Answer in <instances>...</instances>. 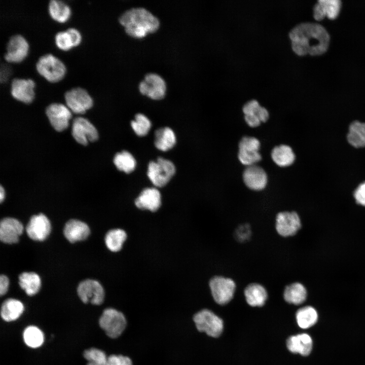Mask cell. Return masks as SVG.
<instances>
[{
	"mask_svg": "<svg viewBox=\"0 0 365 365\" xmlns=\"http://www.w3.org/2000/svg\"><path fill=\"white\" fill-rule=\"evenodd\" d=\"M293 51L298 55H319L328 47L330 35L320 24L303 22L296 25L289 32Z\"/></svg>",
	"mask_w": 365,
	"mask_h": 365,
	"instance_id": "obj_1",
	"label": "cell"
},
{
	"mask_svg": "<svg viewBox=\"0 0 365 365\" xmlns=\"http://www.w3.org/2000/svg\"><path fill=\"white\" fill-rule=\"evenodd\" d=\"M119 20L128 34L137 38L156 30L159 25L158 19L149 11L141 7L126 11Z\"/></svg>",
	"mask_w": 365,
	"mask_h": 365,
	"instance_id": "obj_2",
	"label": "cell"
},
{
	"mask_svg": "<svg viewBox=\"0 0 365 365\" xmlns=\"http://www.w3.org/2000/svg\"><path fill=\"white\" fill-rule=\"evenodd\" d=\"M35 68L39 76L50 83H56L62 80L67 70L64 62L51 53L40 56L35 62Z\"/></svg>",
	"mask_w": 365,
	"mask_h": 365,
	"instance_id": "obj_3",
	"label": "cell"
},
{
	"mask_svg": "<svg viewBox=\"0 0 365 365\" xmlns=\"http://www.w3.org/2000/svg\"><path fill=\"white\" fill-rule=\"evenodd\" d=\"M65 105L70 111L83 114L93 105V99L86 89L76 86L68 89L64 93Z\"/></svg>",
	"mask_w": 365,
	"mask_h": 365,
	"instance_id": "obj_4",
	"label": "cell"
},
{
	"mask_svg": "<svg viewBox=\"0 0 365 365\" xmlns=\"http://www.w3.org/2000/svg\"><path fill=\"white\" fill-rule=\"evenodd\" d=\"M175 172V167L171 161L159 158L156 161L149 163L147 175L154 185L162 187L169 182Z\"/></svg>",
	"mask_w": 365,
	"mask_h": 365,
	"instance_id": "obj_5",
	"label": "cell"
},
{
	"mask_svg": "<svg viewBox=\"0 0 365 365\" xmlns=\"http://www.w3.org/2000/svg\"><path fill=\"white\" fill-rule=\"evenodd\" d=\"M29 44L24 35L15 33L11 35L6 44L4 59L7 63H19L27 57Z\"/></svg>",
	"mask_w": 365,
	"mask_h": 365,
	"instance_id": "obj_6",
	"label": "cell"
},
{
	"mask_svg": "<svg viewBox=\"0 0 365 365\" xmlns=\"http://www.w3.org/2000/svg\"><path fill=\"white\" fill-rule=\"evenodd\" d=\"M209 286L211 295L218 304L224 305L233 299L236 285L231 278L215 276L211 278Z\"/></svg>",
	"mask_w": 365,
	"mask_h": 365,
	"instance_id": "obj_7",
	"label": "cell"
},
{
	"mask_svg": "<svg viewBox=\"0 0 365 365\" xmlns=\"http://www.w3.org/2000/svg\"><path fill=\"white\" fill-rule=\"evenodd\" d=\"M100 327L111 338L119 337L126 326V320L123 314L114 308L105 309L99 320Z\"/></svg>",
	"mask_w": 365,
	"mask_h": 365,
	"instance_id": "obj_8",
	"label": "cell"
},
{
	"mask_svg": "<svg viewBox=\"0 0 365 365\" xmlns=\"http://www.w3.org/2000/svg\"><path fill=\"white\" fill-rule=\"evenodd\" d=\"M193 320L199 331L210 337H217L222 333V319L208 309H203L196 313Z\"/></svg>",
	"mask_w": 365,
	"mask_h": 365,
	"instance_id": "obj_9",
	"label": "cell"
},
{
	"mask_svg": "<svg viewBox=\"0 0 365 365\" xmlns=\"http://www.w3.org/2000/svg\"><path fill=\"white\" fill-rule=\"evenodd\" d=\"M35 86L34 81L31 78L14 77L11 80L9 92L15 100L29 104L35 97Z\"/></svg>",
	"mask_w": 365,
	"mask_h": 365,
	"instance_id": "obj_10",
	"label": "cell"
},
{
	"mask_svg": "<svg viewBox=\"0 0 365 365\" xmlns=\"http://www.w3.org/2000/svg\"><path fill=\"white\" fill-rule=\"evenodd\" d=\"M260 148V142L257 138L244 136L239 143V160L246 166L256 165L262 159V156L259 152Z\"/></svg>",
	"mask_w": 365,
	"mask_h": 365,
	"instance_id": "obj_11",
	"label": "cell"
},
{
	"mask_svg": "<svg viewBox=\"0 0 365 365\" xmlns=\"http://www.w3.org/2000/svg\"><path fill=\"white\" fill-rule=\"evenodd\" d=\"M301 228V221L295 211H281L276 216L275 229L282 237L295 235Z\"/></svg>",
	"mask_w": 365,
	"mask_h": 365,
	"instance_id": "obj_12",
	"label": "cell"
},
{
	"mask_svg": "<svg viewBox=\"0 0 365 365\" xmlns=\"http://www.w3.org/2000/svg\"><path fill=\"white\" fill-rule=\"evenodd\" d=\"M78 295L84 303L100 305L104 298V290L100 283L96 280L86 279L82 281L77 288Z\"/></svg>",
	"mask_w": 365,
	"mask_h": 365,
	"instance_id": "obj_13",
	"label": "cell"
},
{
	"mask_svg": "<svg viewBox=\"0 0 365 365\" xmlns=\"http://www.w3.org/2000/svg\"><path fill=\"white\" fill-rule=\"evenodd\" d=\"M46 115L52 127L57 131L65 130L71 118V112L61 103L53 102L46 108Z\"/></svg>",
	"mask_w": 365,
	"mask_h": 365,
	"instance_id": "obj_14",
	"label": "cell"
},
{
	"mask_svg": "<svg viewBox=\"0 0 365 365\" xmlns=\"http://www.w3.org/2000/svg\"><path fill=\"white\" fill-rule=\"evenodd\" d=\"M140 92L149 97L159 99L165 94L166 85L164 80L156 73L147 74L139 85Z\"/></svg>",
	"mask_w": 365,
	"mask_h": 365,
	"instance_id": "obj_15",
	"label": "cell"
},
{
	"mask_svg": "<svg viewBox=\"0 0 365 365\" xmlns=\"http://www.w3.org/2000/svg\"><path fill=\"white\" fill-rule=\"evenodd\" d=\"M72 135L78 143L83 145L98 138V132L94 126L88 119L80 117L74 120Z\"/></svg>",
	"mask_w": 365,
	"mask_h": 365,
	"instance_id": "obj_16",
	"label": "cell"
},
{
	"mask_svg": "<svg viewBox=\"0 0 365 365\" xmlns=\"http://www.w3.org/2000/svg\"><path fill=\"white\" fill-rule=\"evenodd\" d=\"M50 221L43 213L31 216L26 227V232L28 237L35 241L45 240L51 232Z\"/></svg>",
	"mask_w": 365,
	"mask_h": 365,
	"instance_id": "obj_17",
	"label": "cell"
},
{
	"mask_svg": "<svg viewBox=\"0 0 365 365\" xmlns=\"http://www.w3.org/2000/svg\"><path fill=\"white\" fill-rule=\"evenodd\" d=\"M243 112L245 122L251 127L259 126L261 122H266L269 118L267 110L254 99L247 101L243 105Z\"/></svg>",
	"mask_w": 365,
	"mask_h": 365,
	"instance_id": "obj_18",
	"label": "cell"
},
{
	"mask_svg": "<svg viewBox=\"0 0 365 365\" xmlns=\"http://www.w3.org/2000/svg\"><path fill=\"white\" fill-rule=\"evenodd\" d=\"M243 179L249 189L260 191L264 189L267 184L268 177L261 167L253 165L247 166L243 173Z\"/></svg>",
	"mask_w": 365,
	"mask_h": 365,
	"instance_id": "obj_19",
	"label": "cell"
},
{
	"mask_svg": "<svg viewBox=\"0 0 365 365\" xmlns=\"http://www.w3.org/2000/svg\"><path fill=\"white\" fill-rule=\"evenodd\" d=\"M23 231L22 224L16 218L6 217L1 221L0 239L4 243H17Z\"/></svg>",
	"mask_w": 365,
	"mask_h": 365,
	"instance_id": "obj_20",
	"label": "cell"
},
{
	"mask_svg": "<svg viewBox=\"0 0 365 365\" xmlns=\"http://www.w3.org/2000/svg\"><path fill=\"white\" fill-rule=\"evenodd\" d=\"M135 204L139 209L156 211L161 204L160 193L155 188H146L136 199Z\"/></svg>",
	"mask_w": 365,
	"mask_h": 365,
	"instance_id": "obj_21",
	"label": "cell"
},
{
	"mask_svg": "<svg viewBox=\"0 0 365 365\" xmlns=\"http://www.w3.org/2000/svg\"><path fill=\"white\" fill-rule=\"evenodd\" d=\"M341 7L340 0H319L313 8V17L320 21L325 17L334 19L338 16Z\"/></svg>",
	"mask_w": 365,
	"mask_h": 365,
	"instance_id": "obj_22",
	"label": "cell"
},
{
	"mask_svg": "<svg viewBox=\"0 0 365 365\" xmlns=\"http://www.w3.org/2000/svg\"><path fill=\"white\" fill-rule=\"evenodd\" d=\"M90 232L88 226L84 222L77 220L68 221L63 230L65 237L71 243L86 239Z\"/></svg>",
	"mask_w": 365,
	"mask_h": 365,
	"instance_id": "obj_23",
	"label": "cell"
},
{
	"mask_svg": "<svg viewBox=\"0 0 365 365\" xmlns=\"http://www.w3.org/2000/svg\"><path fill=\"white\" fill-rule=\"evenodd\" d=\"M244 295L247 303L252 307L263 306L268 298L266 288L258 283L248 284L244 290Z\"/></svg>",
	"mask_w": 365,
	"mask_h": 365,
	"instance_id": "obj_24",
	"label": "cell"
},
{
	"mask_svg": "<svg viewBox=\"0 0 365 365\" xmlns=\"http://www.w3.org/2000/svg\"><path fill=\"white\" fill-rule=\"evenodd\" d=\"M47 12L52 20L64 23L71 15V9L69 4L62 0H50L47 4Z\"/></svg>",
	"mask_w": 365,
	"mask_h": 365,
	"instance_id": "obj_25",
	"label": "cell"
},
{
	"mask_svg": "<svg viewBox=\"0 0 365 365\" xmlns=\"http://www.w3.org/2000/svg\"><path fill=\"white\" fill-rule=\"evenodd\" d=\"M312 340L307 334H301L290 337L287 340L288 349L292 353L307 356L312 349Z\"/></svg>",
	"mask_w": 365,
	"mask_h": 365,
	"instance_id": "obj_26",
	"label": "cell"
},
{
	"mask_svg": "<svg viewBox=\"0 0 365 365\" xmlns=\"http://www.w3.org/2000/svg\"><path fill=\"white\" fill-rule=\"evenodd\" d=\"M307 291L300 282H295L287 285L283 291V298L288 303L299 305L306 300Z\"/></svg>",
	"mask_w": 365,
	"mask_h": 365,
	"instance_id": "obj_27",
	"label": "cell"
},
{
	"mask_svg": "<svg viewBox=\"0 0 365 365\" xmlns=\"http://www.w3.org/2000/svg\"><path fill=\"white\" fill-rule=\"evenodd\" d=\"M175 135L171 128H160L155 131L154 144L158 150L168 151L175 145Z\"/></svg>",
	"mask_w": 365,
	"mask_h": 365,
	"instance_id": "obj_28",
	"label": "cell"
},
{
	"mask_svg": "<svg viewBox=\"0 0 365 365\" xmlns=\"http://www.w3.org/2000/svg\"><path fill=\"white\" fill-rule=\"evenodd\" d=\"M24 311V306L19 300L14 299L6 300L2 304L1 315L6 321H12L18 318Z\"/></svg>",
	"mask_w": 365,
	"mask_h": 365,
	"instance_id": "obj_29",
	"label": "cell"
},
{
	"mask_svg": "<svg viewBox=\"0 0 365 365\" xmlns=\"http://www.w3.org/2000/svg\"><path fill=\"white\" fill-rule=\"evenodd\" d=\"M271 158L278 166L287 167L294 163L295 155L289 146L281 144L273 149L271 152Z\"/></svg>",
	"mask_w": 365,
	"mask_h": 365,
	"instance_id": "obj_30",
	"label": "cell"
},
{
	"mask_svg": "<svg viewBox=\"0 0 365 365\" xmlns=\"http://www.w3.org/2000/svg\"><path fill=\"white\" fill-rule=\"evenodd\" d=\"M19 284L27 295L33 296L39 291L41 280L34 272H23L19 276Z\"/></svg>",
	"mask_w": 365,
	"mask_h": 365,
	"instance_id": "obj_31",
	"label": "cell"
},
{
	"mask_svg": "<svg viewBox=\"0 0 365 365\" xmlns=\"http://www.w3.org/2000/svg\"><path fill=\"white\" fill-rule=\"evenodd\" d=\"M348 142L355 148L365 147V123L352 122L349 126L347 136Z\"/></svg>",
	"mask_w": 365,
	"mask_h": 365,
	"instance_id": "obj_32",
	"label": "cell"
},
{
	"mask_svg": "<svg viewBox=\"0 0 365 365\" xmlns=\"http://www.w3.org/2000/svg\"><path fill=\"white\" fill-rule=\"evenodd\" d=\"M126 238L127 234L124 230L121 229H112L105 235V245L111 251L117 252L121 250Z\"/></svg>",
	"mask_w": 365,
	"mask_h": 365,
	"instance_id": "obj_33",
	"label": "cell"
},
{
	"mask_svg": "<svg viewBox=\"0 0 365 365\" xmlns=\"http://www.w3.org/2000/svg\"><path fill=\"white\" fill-rule=\"evenodd\" d=\"M318 314L312 307L307 306L299 309L296 313V319L299 326L302 328H308L317 322Z\"/></svg>",
	"mask_w": 365,
	"mask_h": 365,
	"instance_id": "obj_34",
	"label": "cell"
},
{
	"mask_svg": "<svg viewBox=\"0 0 365 365\" xmlns=\"http://www.w3.org/2000/svg\"><path fill=\"white\" fill-rule=\"evenodd\" d=\"M114 163L117 169L127 173L134 171L136 165L134 157L126 151L116 154L114 157Z\"/></svg>",
	"mask_w": 365,
	"mask_h": 365,
	"instance_id": "obj_35",
	"label": "cell"
},
{
	"mask_svg": "<svg viewBox=\"0 0 365 365\" xmlns=\"http://www.w3.org/2000/svg\"><path fill=\"white\" fill-rule=\"evenodd\" d=\"M23 337L25 343L29 347L33 348L41 346L44 341L43 332L35 326L27 327L24 331Z\"/></svg>",
	"mask_w": 365,
	"mask_h": 365,
	"instance_id": "obj_36",
	"label": "cell"
},
{
	"mask_svg": "<svg viewBox=\"0 0 365 365\" xmlns=\"http://www.w3.org/2000/svg\"><path fill=\"white\" fill-rule=\"evenodd\" d=\"M131 126L137 135L144 136L149 132L151 122L144 115L138 113L135 115V120L131 121Z\"/></svg>",
	"mask_w": 365,
	"mask_h": 365,
	"instance_id": "obj_37",
	"label": "cell"
},
{
	"mask_svg": "<svg viewBox=\"0 0 365 365\" xmlns=\"http://www.w3.org/2000/svg\"><path fill=\"white\" fill-rule=\"evenodd\" d=\"M83 355L88 361L86 365H106L107 357L100 349L90 348L84 352Z\"/></svg>",
	"mask_w": 365,
	"mask_h": 365,
	"instance_id": "obj_38",
	"label": "cell"
},
{
	"mask_svg": "<svg viewBox=\"0 0 365 365\" xmlns=\"http://www.w3.org/2000/svg\"><path fill=\"white\" fill-rule=\"evenodd\" d=\"M53 40L57 48L62 51H68L73 48L70 38L65 29L57 31Z\"/></svg>",
	"mask_w": 365,
	"mask_h": 365,
	"instance_id": "obj_39",
	"label": "cell"
},
{
	"mask_svg": "<svg viewBox=\"0 0 365 365\" xmlns=\"http://www.w3.org/2000/svg\"><path fill=\"white\" fill-rule=\"evenodd\" d=\"M251 235V229L247 224L241 225L235 230V238L241 242L247 241Z\"/></svg>",
	"mask_w": 365,
	"mask_h": 365,
	"instance_id": "obj_40",
	"label": "cell"
},
{
	"mask_svg": "<svg viewBox=\"0 0 365 365\" xmlns=\"http://www.w3.org/2000/svg\"><path fill=\"white\" fill-rule=\"evenodd\" d=\"M106 365H132V362L127 356L113 354L107 357Z\"/></svg>",
	"mask_w": 365,
	"mask_h": 365,
	"instance_id": "obj_41",
	"label": "cell"
},
{
	"mask_svg": "<svg viewBox=\"0 0 365 365\" xmlns=\"http://www.w3.org/2000/svg\"><path fill=\"white\" fill-rule=\"evenodd\" d=\"M65 30L69 34L73 48L77 47L81 44L82 41V33L77 28L70 26Z\"/></svg>",
	"mask_w": 365,
	"mask_h": 365,
	"instance_id": "obj_42",
	"label": "cell"
},
{
	"mask_svg": "<svg viewBox=\"0 0 365 365\" xmlns=\"http://www.w3.org/2000/svg\"><path fill=\"white\" fill-rule=\"evenodd\" d=\"M354 197L357 203L365 206V182L360 184L355 190Z\"/></svg>",
	"mask_w": 365,
	"mask_h": 365,
	"instance_id": "obj_43",
	"label": "cell"
},
{
	"mask_svg": "<svg viewBox=\"0 0 365 365\" xmlns=\"http://www.w3.org/2000/svg\"><path fill=\"white\" fill-rule=\"evenodd\" d=\"M12 67L7 64L2 63L0 68V82L1 84H6L12 75Z\"/></svg>",
	"mask_w": 365,
	"mask_h": 365,
	"instance_id": "obj_44",
	"label": "cell"
},
{
	"mask_svg": "<svg viewBox=\"0 0 365 365\" xmlns=\"http://www.w3.org/2000/svg\"><path fill=\"white\" fill-rule=\"evenodd\" d=\"M9 285L8 278L4 275L0 276V294L3 296L6 294L8 291Z\"/></svg>",
	"mask_w": 365,
	"mask_h": 365,
	"instance_id": "obj_45",
	"label": "cell"
},
{
	"mask_svg": "<svg viewBox=\"0 0 365 365\" xmlns=\"http://www.w3.org/2000/svg\"><path fill=\"white\" fill-rule=\"evenodd\" d=\"M5 198V190L1 186L0 187V201L2 203Z\"/></svg>",
	"mask_w": 365,
	"mask_h": 365,
	"instance_id": "obj_46",
	"label": "cell"
}]
</instances>
